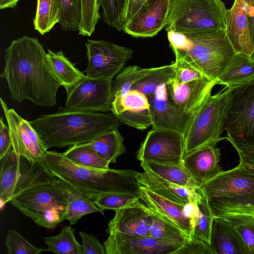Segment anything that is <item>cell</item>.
I'll return each mask as SVG.
<instances>
[{"label":"cell","instance_id":"6da1fadb","mask_svg":"<svg viewBox=\"0 0 254 254\" xmlns=\"http://www.w3.org/2000/svg\"><path fill=\"white\" fill-rule=\"evenodd\" d=\"M4 78L12 98L24 100L37 106L57 104V93L61 84L53 73L47 53L35 37L26 35L11 41L4 54Z\"/></svg>","mask_w":254,"mask_h":254},{"label":"cell","instance_id":"7a4b0ae2","mask_svg":"<svg viewBox=\"0 0 254 254\" xmlns=\"http://www.w3.org/2000/svg\"><path fill=\"white\" fill-rule=\"evenodd\" d=\"M40 163L46 171L92 200L109 193H121L141 197L137 176L132 170L100 169L78 165L63 153L47 150Z\"/></svg>","mask_w":254,"mask_h":254},{"label":"cell","instance_id":"3957f363","mask_svg":"<svg viewBox=\"0 0 254 254\" xmlns=\"http://www.w3.org/2000/svg\"><path fill=\"white\" fill-rule=\"evenodd\" d=\"M47 149L89 143L123 123L113 113L72 111L59 107L55 113L29 121Z\"/></svg>","mask_w":254,"mask_h":254},{"label":"cell","instance_id":"277c9868","mask_svg":"<svg viewBox=\"0 0 254 254\" xmlns=\"http://www.w3.org/2000/svg\"><path fill=\"white\" fill-rule=\"evenodd\" d=\"M167 32L175 61L190 65L216 83L237 53L226 29L192 33Z\"/></svg>","mask_w":254,"mask_h":254},{"label":"cell","instance_id":"5b68a950","mask_svg":"<svg viewBox=\"0 0 254 254\" xmlns=\"http://www.w3.org/2000/svg\"><path fill=\"white\" fill-rule=\"evenodd\" d=\"M68 187L46 171L15 193L9 202L39 226L54 229L64 220Z\"/></svg>","mask_w":254,"mask_h":254},{"label":"cell","instance_id":"8992f818","mask_svg":"<svg viewBox=\"0 0 254 254\" xmlns=\"http://www.w3.org/2000/svg\"><path fill=\"white\" fill-rule=\"evenodd\" d=\"M226 10L221 0H170L166 30L192 33L226 29Z\"/></svg>","mask_w":254,"mask_h":254},{"label":"cell","instance_id":"52a82bcc","mask_svg":"<svg viewBox=\"0 0 254 254\" xmlns=\"http://www.w3.org/2000/svg\"><path fill=\"white\" fill-rule=\"evenodd\" d=\"M228 98L229 88L225 86L204 100L192 117L184 135L185 155L226 139L221 134L224 130Z\"/></svg>","mask_w":254,"mask_h":254},{"label":"cell","instance_id":"ba28073f","mask_svg":"<svg viewBox=\"0 0 254 254\" xmlns=\"http://www.w3.org/2000/svg\"><path fill=\"white\" fill-rule=\"evenodd\" d=\"M228 88L226 139L234 148L254 149V77Z\"/></svg>","mask_w":254,"mask_h":254},{"label":"cell","instance_id":"9c48e42d","mask_svg":"<svg viewBox=\"0 0 254 254\" xmlns=\"http://www.w3.org/2000/svg\"><path fill=\"white\" fill-rule=\"evenodd\" d=\"M113 79L85 76L66 90L64 108L69 110L105 113L111 111Z\"/></svg>","mask_w":254,"mask_h":254},{"label":"cell","instance_id":"30bf717a","mask_svg":"<svg viewBox=\"0 0 254 254\" xmlns=\"http://www.w3.org/2000/svg\"><path fill=\"white\" fill-rule=\"evenodd\" d=\"M184 155L182 134L169 129L152 127L138 149L137 158L140 162L180 165Z\"/></svg>","mask_w":254,"mask_h":254},{"label":"cell","instance_id":"8fae6325","mask_svg":"<svg viewBox=\"0 0 254 254\" xmlns=\"http://www.w3.org/2000/svg\"><path fill=\"white\" fill-rule=\"evenodd\" d=\"M85 45L88 63L85 72L90 77L113 79L133 54L130 48L105 40H88Z\"/></svg>","mask_w":254,"mask_h":254},{"label":"cell","instance_id":"7c38bea8","mask_svg":"<svg viewBox=\"0 0 254 254\" xmlns=\"http://www.w3.org/2000/svg\"><path fill=\"white\" fill-rule=\"evenodd\" d=\"M0 104L9 127L13 151L31 164L40 162L48 149L37 131L29 121L13 109L8 108L1 98Z\"/></svg>","mask_w":254,"mask_h":254},{"label":"cell","instance_id":"4fadbf2b","mask_svg":"<svg viewBox=\"0 0 254 254\" xmlns=\"http://www.w3.org/2000/svg\"><path fill=\"white\" fill-rule=\"evenodd\" d=\"M170 0H148L124 23L122 30L134 38H150L166 27Z\"/></svg>","mask_w":254,"mask_h":254},{"label":"cell","instance_id":"5bb4252c","mask_svg":"<svg viewBox=\"0 0 254 254\" xmlns=\"http://www.w3.org/2000/svg\"><path fill=\"white\" fill-rule=\"evenodd\" d=\"M104 242L106 254H173L183 244L148 237L109 233Z\"/></svg>","mask_w":254,"mask_h":254},{"label":"cell","instance_id":"9a60e30c","mask_svg":"<svg viewBox=\"0 0 254 254\" xmlns=\"http://www.w3.org/2000/svg\"><path fill=\"white\" fill-rule=\"evenodd\" d=\"M200 189L208 199L235 195H254V174L238 165L223 171Z\"/></svg>","mask_w":254,"mask_h":254},{"label":"cell","instance_id":"2e32d148","mask_svg":"<svg viewBox=\"0 0 254 254\" xmlns=\"http://www.w3.org/2000/svg\"><path fill=\"white\" fill-rule=\"evenodd\" d=\"M216 84L215 81L204 76L184 83L174 80L166 86L175 106L183 114L192 117Z\"/></svg>","mask_w":254,"mask_h":254},{"label":"cell","instance_id":"e0dca14e","mask_svg":"<svg viewBox=\"0 0 254 254\" xmlns=\"http://www.w3.org/2000/svg\"><path fill=\"white\" fill-rule=\"evenodd\" d=\"M254 0H235L227 9L226 30L237 53H245L254 59V49L249 30V17Z\"/></svg>","mask_w":254,"mask_h":254},{"label":"cell","instance_id":"ac0fdd59","mask_svg":"<svg viewBox=\"0 0 254 254\" xmlns=\"http://www.w3.org/2000/svg\"><path fill=\"white\" fill-rule=\"evenodd\" d=\"M153 117V128L169 129L184 136L192 117L182 113L171 100L166 84L147 96Z\"/></svg>","mask_w":254,"mask_h":254},{"label":"cell","instance_id":"d6986e66","mask_svg":"<svg viewBox=\"0 0 254 254\" xmlns=\"http://www.w3.org/2000/svg\"><path fill=\"white\" fill-rule=\"evenodd\" d=\"M152 221L151 209L140 201L115 210L106 232H116L136 237L150 236Z\"/></svg>","mask_w":254,"mask_h":254},{"label":"cell","instance_id":"ffe728a7","mask_svg":"<svg viewBox=\"0 0 254 254\" xmlns=\"http://www.w3.org/2000/svg\"><path fill=\"white\" fill-rule=\"evenodd\" d=\"M220 148L209 144L185 155L182 164L200 187L221 173Z\"/></svg>","mask_w":254,"mask_h":254},{"label":"cell","instance_id":"44dd1931","mask_svg":"<svg viewBox=\"0 0 254 254\" xmlns=\"http://www.w3.org/2000/svg\"><path fill=\"white\" fill-rule=\"evenodd\" d=\"M209 244L213 254H250L236 227L222 217L213 218Z\"/></svg>","mask_w":254,"mask_h":254},{"label":"cell","instance_id":"7402d4cb","mask_svg":"<svg viewBox=\"0 0 254 254\" xmlns=\"http://www.w3.org/2000/svg\"><path fill=\"white\" fill-rule=\"evenodd\" d=\"M137 181L141 188L184 205L189 203L197 204L202 195L200 188L195 190L179 186L146 170L139 173Z\"/></svg>","mask_w":254,"mask_h":254},{"label":"cell","instance_id":"603a6c76","mask_svg":"<svg viewBox=\"0 0 254 254\" xmlns=\"http://www.w3.org/2000/svg\"><path fill=\"white\" fill-rule=\"evenodd\" d=\"M141 200L149 208L163 215L177 226L187 236L192 237L193 222L187 216L185 205L163 197L154 192L140 187Z\"/></svg>","mask_w":254,"mask_h":254},{"label":"cell","instance_id":"cb8c5ba5","mask_svg":"<svg viewBox=\"0 0 254 254\" xmlns=\"http://www.w3.org/2000/svg\"><path fill=\"white\" fill-rule=\"evenodd\" d=\"M208 200L215 217H246L254 219V195H235Z\"/></svg>","mask_w":254,"mask_h":254},{"label":"cell","instance_id":"d4e9b609","mask_svg":"<svg viewBox=\"0 0 254 254\" xmlns=\"http://www.w3.org/2000/svg\"><path fill=\"white\" fill-rule=\"evenodd\" d=\"M0 200L2 207L13 195L22 174V157L12 147L0 159Z\"/></svg>","mask_w":254,"mask_h":254},{"label":"cell","instance_id":"484cf974","mask_svg":"<svg viewBox=\"0 0 254 254\" xmlns=\"http://www.w3.org/2000/svg\"><path fill=\"white\" fill-rule=\"evenodd\" d=\"M143 170L174 185L198 190L200 187L183 164H163L153 162H140Z\"/></svg>","mask_w":254,"mask_h":254},{"label":"cell","instance_id":"4316f807","mask_svg":"<svg viewBox=\"0 0 254 254\" xmlns=\"http://www.w3.org/2000/svg\"><path fill=\"white\" fill-rule=\"evenodd\" d=\"M254 77V59L243 53H236L217 84L227 88L245 82Z\"/></svg>","mask_w":254,"mask_h":254},{"label":"cell","instance_id":"83f0119b","mask_svg":"<svg viewBox=\"0 0 254 254\" xmlns=\"http://www.w3.org/2000/svg\"><path fill=\"white\" fill-rule=\"evenodd\" d=\"M47 57L53 73L66 91L86 76L62 51L55 52L49 49Z\"/></svg>","mask_w":254,"mask_h":254},{"label":"cell","instance_id":"f1b7e54d","mask_svg":"<svg viewBox=\"0 0 254 254\" xmlns=\"http://www.w3.org/2000/svg\"><path fill=\"white\" fill-rule=\"evenodd\" d=\"M118 128L106 132L85 144L110 164L116 163L117 158L126 152L124 139Z\"/></svg>","mask_w":254,"mask_h":254},{"label":"cell","instance_id":"f546056e","mask_svg":"<svg viewBox=\"0 0 254 254\" xmlns=\"http://www.w3.org/2000/svg\"><path fill=\"white\" fill-rule=\"evenodd\" d=\"M95 212L104 214V211L92 199L68 186L66 190L64 220H67L70 225H74L83 216Z\"/></svg>","mask_w":254,"mask_h":254},{"label":"cell","instance_id":"4dcf8cb0","mask_svg":"<svg viewBox=\"0 0 254 254\" xmlns=\"http://www.w3.org/2000/svg\"><path fill=\"white\" fill-rule=\"evenodd\" d=\"M176 65L175 63L158 67L151 68L149 72L136 81L131 90H135L147 96L154 93L160 85L167 84L175 80Z\"/></svg>","mask_w":254,"mask_h":254},{"label":"cell","instance_id":"1f68e13d","mask_svg":"<svg viewBox=\"0 0 254 254\" xmlns=\"http://www.w3.org/2000/svg\"><path fill=\"white\" fill-rule=\"evenodd\" d=\"M150 209L152 221L150 228V236L180 244H183L188 239L185 233L169 219Z\"/></svg>","mask_w":254,"mask_h":254},{"label":"cell","instance_id":"d6a6232c","mask_svg":"<svg viewBox=\"0 0 254 254\" xmlns=\"http://www.w3.org/2000/svg\"><path fill=\"white\" fill-rule=\"evenodd\" d=\"M48 251L58 254H83L82 245L77 241L74 230L65 226L57 235L44 238Z\"/></svg>","mask_w":254,"mask_h":254},{"label":"cell","instance_id":"836d02e7","mask_svg":"<svg viewBox=\"0 0 254 254\" xmlns=\"http://www.w3.org/2000/svg\"><path fill=\"white\" fill-rule=\"evenodd\" d=\"M150 69L130 65L118 73L112 83L114 100L112 107L118 104L131 90L133 84L146 75Z\"/></svg>","mask_w":254,"mask_h":254},{"label":"cell","instance_id":"e575fe53","mask_svg":"<svg viewBox=\"0 0 254 254\" xmlns=\"http://www.w3.org/2000/svg\"><path fill=\"white\" fill-rule=\"evenodd\" d=\"M59 0H37L33 23L34 28L41 35L49 32L59 23Z\"/></svg>","mask_w":254,"mask_h":254},{"label":"cell","instance_id":"d590c367","mask_svg":"<svg viewBox=\"0 0 254 254\" xmlns=\"http://www.w3.org/2000/svg\"><path fill=\"white\" fill-rule=\"evenodd\" d=\"M63 153L66 158L78 165L100 169L110 168V163L85 144L70 146Z\"/></svg>","mask_w":254,"mask_h":254},{"label":"cell","instance_id":"8d00e7d4","mask_svg":"<svg viewBox=\"0 0 254 254\" xmlns=\"http://www.w3.org/2000/svg\"><path fill=\"white\" fill-rule=\"evenodd\" d=\"M197 205L199 213L193 221L192 237L202 240L209 244L214 216L207 198L202 193Z\"/></svg>","mask_w":254,"mask_h":254},{"label":"cell","instance_id":"74e56055","mask_svg":"<svg viewBox=\"0 0 254 254\" xmlns=\"http://www.w3.org/2000/svg\"><path fill=\"white\" fill-rule=\"evenodd\" d=\"M60 19L59 23L64 31L78 29L81 15V0H59Z\"/></svg>","mask_w":254,"mask_h":254},{"label":"cell","instance_id":"f35d334b","mask_svg":"<svg viewBox=\"0 0 254 254\" xmlns=\"http://www.w3.org/2000/svg\"><path fill=\"white\" fill-rule=\"evenodd\" d=\"M106 23L120 31L124 23L128 0H98Z\"/></svg>","mask_w":254,"mask_h":254},{"label":"cell","instance_id":"ab89813d","mask_svg":"<svg viewBox=\"0 0 254 254\" xmlns=\"http://www.w3.org/2000/svg\"><path fill=\"white\" fill-rule=\"evenodd\" d=\"M141 199L138 195L121 193H109L98 196L93 201L102 210H117L137 202Z\"/></svg>","mask_w":254,"mask_h":254},{"label":"cell","instance_id":"60d3db41","mask_svg":"<svg viewBox=\"0 0 254 254\" xmlns=\"http://www.w3.org/2000/svg\"><path fill=\"white\" fill-rule=\"evenodd\" d=\"M5 245L8 254H39L48 251L32 245L14 229L8 231Z\"/></svg>","mask_w":254,"mask_h":254},{"label":"cell","instance_id":"b9f144b4","mask_svg":"<svg viewBox=\"0 0 254 254\" xmlns=\"http://www.w3.org/2000/svg\"><path fill=\"white\" fill-rule=\"evenodd\" d=\"M150 107L146 95L137 90H131L118 104L112 107L111 111L117 116L126 110H143Z\"/></svg>","mask_w":254,"mask_h":254},{"label":"cell","instance_id":"7bdbcfd3","mask_svg":"<svg viewBox=\"0 0 254 254\" xmlns=\"http://www.w3.org/2000/svg\"><path fill=\"white\" fill-rule=\"evenodd\" d=\"M117 117L123 123L135 128L144 130L152 126L153 117L150 107L143 110H126Z\"/></svg>","mask_w":254,"mask_h":254},{"label":"cell","instance_id":"ee69618b","mask_svg":"<svg viewBox=\"0 0 254 254\" xmlns=\"http://www.w3.org/2000/svg\"><path fill=\"white\" fill-rule=\"evenodd\" d=\"M226 219L236 227L247 245L250 254H254V219L246 217Z\"/></svg>","mask_w":254,"mask_h":254},{"label":"cell","instance_id":"f6af8a7d","mask_svg":"<svg viewBox=\"0 0 254 254\" xmlns=\"http://www.w3.org/2000/svg\"><path fill=\"white\" fill-rule=\"evenodd\" d=\"M173 254H213V253L208 243L192 237L187 239Z\"/></svg>","mask_w":254,"mask_h":254},{"label":"cell","instance_id":"bcb514c9","mask_svg":"<svg viewBox=\"0 0 254 254\" xmlns=\"http://www.w3.org/2000/svg\"><path fill=\"white\" fill-rule=\"evenodd\" d=\"M83 254H106L104 245L92 234L79 231Z\"/></svg>","mask_w":254,"mask_h":254},{"label":"cell","instance_id":"7dc6e473","mask_svg":"<svg viewBox=\"0 0 254 254\" xmlns=\"http://www.w3.org/2000/svg\"><path fill=\"white\" fill-rule=\"evenodd\" d=\"M175 63L176 65L175 80L178 82H187L204 76L198 70L186 64L176 61Z\"/></svg>","mask_w":254,"mask_h":254},{"label":"cell","instance_id":"c3c4849f","mask_svg":"<svg viewBox=\"0 0 254 254\" xmlns=\"http://www.w3.org/2000/svg\"><path fill=\"white\" fill-rule=\"evenodd\" d=\"M239 158L240 165L254 174V149L248 148H235Z\"/></svg>","mask_w":254,"mask_h":254},{"label":"cell","instance_id":"681fc988","mask_svg":"<svg viewBox=\"0 0 254 254\" xmlns=\"http://www.w3.org/2000/svg\"><path fill=\"white\" fill-rule=\"evenodd\" d=\"M12 143L9 127L2 118L0 119V159L2 158L11 148Z\"/></svg>","mask_w":254,"mask_h":254},{"label":"cell","instance_id":"f907efd6","mask_svg":"<svg viewBox=\"0 0 254 254\" xmlns=\"http://www.w3.org/2000/svg\"><path fill=\"white\" fill-rule=\"evenodd\" d=\"M250 36L254 49V3L252 5L249 17Z\"/></svg>","mask_w":254,"mask_h":254},{"label":"cell","instance_id":"816d5d0a","mask_svg":"<svg viewBox=\"0 0 254 254\" xmlns=\"http://www.w3.org/2000/svg\"><path fill=\"white\" fill-rule=\"evenodd\" d=\"M19 0H0V9L14 8Z\"/></svg>","mask_w":254,"mask_h":254},{"label":"cell","instance_id":"f5cc1de1","mask_svg":"<svg viewBox=\"0 0 254 254\" xmlns=\"http://www.w3.org/2000/svg\"><path fill=\"white\" fill-rule=\"evenodd\" d=\"M138 0H128L125 18L129 13Z\"/></svg>","mask_w":254,"mask_h":254}]
</instances>
